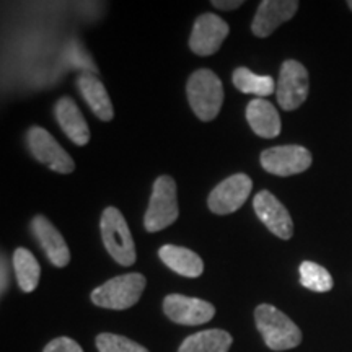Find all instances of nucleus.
<instances>
[{
	"instance_id": "nucleus-16",
	"label": "nucleus",
	"mask_w": 352,
	"mask_h": 352,
	"mask_svg": "<svg viewBox=\"0 0 352 352\" xmlns=\"http://www.w3.org/2000/svg\"><path fill=\"white\" fill-rule=\"evenodd\" d=\"M246 120H248V124L254 131V134L264 139L277 138L283 129L279 113L276 111L272 103L264 98L250 101L248 108H246Z\"/></svg>"
},
{
	"instance_id": "nucleus-9",
	"label": "nucleus",
	"mask_w": 352,
	"mask_h": 352,
	"mask_svg": "<svg viewBox=\"0 0 352 352\" xmlns=\"http://www.w3.org/2000/svg\"><path fill=\"white\" fill-rule=\"evenodd\" d=\"M261 165L267 173L292 176L310 168L311 153L302 145H280L261 153Z\"/></svg>"
},
{
	"instance_id": "nucleus-4",
	"label": "nucleus",
	"mask_w": 352,
	"mask_h": 352,
	"mask_svg": "<svg viewBox=\"0 0 352 352\" xmlns=\"http://www.w3.org/2000/svg\"><path fill=\"white\" fill-rule=\"evenodd\" d=\"M101 239L108 253L121 266H132L135 261V246L127 222L116 208H107L101 215Z\"/></svg>"
},
{
	"instance_id": "nucleus-7",
	"label": "nucleus",
	"mask_w": 352,
	"mask_h": 352,
	"mask_svg": "<svg viewBox=\"0 0 352 352\" xmlns=\"http://www.w3.org/2000/svg\"><path fill=\"white\" fill-rule=\"evenodd\" d=\"M308 72L298 60L289 59L280 67L276 94L280 108L285 111L297 109L308 96Z\"/></svg>"
},
{
	"instance_id": "nucleus-10",
	"label": "nucleus",
	"mask_w": 352,
	"mask_h": 352,
	"mask_svg": "<svg viewBox=\"0 0 352 352\" xmlns=\"http://www.w3.org/2000/svg\"><path fill=\"white\" fill-rule=\"evenodd\" d=\"M230 33V28L214 13H202L192 26L189 47L197 56H212L220 50Z\"/></svg>"
},
{
	"instance_id": "nucleus-2",
	"label": "nucleus",
	"mask_w": 352,
	"mask_h": 352,
	"mask_svg": "<svg viewBox=\"0 0 352 352\" xmlns=\"http://www.w3.org/2000/svg\"><path fill=\"white\" fill-rule=\"evenodd\" d=\"M188 100L201 121H212L219 116L223 103V87L212 70L199 69L189 77Z\"/></svg>"
},
{
	"instance_id": "nucleus-24",
	"label": "nucleus",
	"mask_w": 352,
	"mask_h": 352,
	"mask_svg": "<svg viewBox=\"0 0 352 352\" xmlns=\"http://www.w3.org/2000/svg\"><path fill=\"white\" fill-rule=\"evenodd\" d=\"M43 352H83L80 344L77 341L70 340V338H56L50 344L44 347Z\"/></svg>"
},
{
	"instance_id": "nucleus-20",
	"label": "nucleus",
	"mask_w": 352,
	"mask_h": 352,
	"mask_svg": "<svg viewBox=\"0 0 352 352\" xmlns=\"http://www.w3.org/2000/svg\"><path fill=\"white\" fill-rule=\"evenodd\" d=\"M13 270L16 274V283L23 292L30 294L38 287L39 277H41V267L36 258L26 248H16L13 254Z\"/></svg>"
},
{
	"instance_id": "nucleus-19",
	"label": "nucleus",
	"mask_w": 352,
	"mask_h": 352,
	"mask_svg": "<svg viewBox=\"0 0 352 352\" xmlns=\"http://www.w3.org/2000/svg\"><path fill=\"white\" fill-rule=\"evenodd\" d=\"M232 336L223 329H208L186 338L178 352H228Z\"/></svg>"
},
{
	"instance_id": "nucleus-11",
	"label": "nucleus",
	"mask_w": 352,
	"mask_h": 352,
	"mask_svg": "<svg viewBox=\"0 0 352 352\" xmlns=\"http://www.w3.org/2000/svg\"><path fill=\"white\" fill-rule=\"evenodd\" d=\"M164 311L171 321L186 327L204 324L214 318L215 308L212 303L196 297L171 294L164 300Z\"/></svg>"
},
{
	"instance_id": "nucleus-26",
	"label": "nucleus",
	"mask_w": 352,
	"mask_h": 352,
	"mask_svg": "<svg viewBox=\"0 0 352 352\" xmlns=\"http://www.w3.org/2000/svg\"><path fill=\"white\" fill-rule=\"evenodd\" d=\"M7 287H8V267H7L6 256H2V294L6 292Z\"/></svg>"
},
{
	"instance_id": "nucleus-12",
	"label": "nucleus",
	"mask_w": 352,
	"mask_h": 352,
	"mask_svg": "<svg viewBox=\"0 0 352 352\" xmlns=\"http://www.w3.org/2000/svg\"><path fill=\"white\" fill-rule=\"evenodd\" d=\"M254 212L259 220L266 226L276 236L289 240L294 235V222L290 219L289 210L284 204L270 191H259L253 201Z\"/></svg>"
},
{
	"instance_id": "nucleus-15",
	"label": "nucleus",
	"mask_w": 352,
	"mask_h": 352,
	"mask_svg": "<svg viewBox=\"0 0 352 352\" xmlns=\"http://www.w3.org/2000/svg\"><path fill=\"white\" fill-rule=\"evenodd\" d=\"M56 120L59 122L60 129L65 132V135L77 145H87L90 140V129L83 118L77 103L69 96H64L56 103L54 108Z\"/></svg>"
},
{
	"instance_id": "nucleus-6",
	"label": "nucleus",
	"mask_w": 352,
	"mask_h": 352,
	"mask_svg": "<svg viewBox=\"0 0 352 352\" xmlns=\"http://www.w3.org/2000/svg\"><path fill=\"white\" fill-rule=\"evenodd\" d=\"M26 142L32 155L39 164L46 165L47 168L57 171V173H72L76 170L72 157L57 144V140L43 127L33 126L26 134Z\"/></svg>"
},
{
	"instance_id": "nucleus-17",
	"label": "nucleus",
	"mask_w": 352,
	"mask_h": 352,
	"mask_svg": "<svg viewBox=\"0 0 352 352\" xmlns=\"http://www.w3.org/2000/svg\"><path fill=\"white\" fill-rule=\"evenodd\" d=\"M77 87L80 90L83 100L87 101L88 107L91 108L96 116L101 121L108 122L114 118V109L111 98H109L107 88L101 83L98 78L91 74H82L77 78Z\"/></svg>"
},
{
	"instance_id": "nucleus-18",
	"label": "nucleus",
	"mask_w": 352,
	"mask_h": 352,
	"mask_svg": "<svg viewBox=\"0 0 352 352\" xmlns=\"http://www.w3.org/2000/svg\"><path fill=\"white\" fill-rule=\"evenodd\" d=\"M158 256L171 271L178 272L184 277H199L204 272V263H202L199 254L188 248H183V246H162Z\"/></svg>"
},
{
	"instance_id": "nucleus-25",
	"label": "nucleus",
	"mask_w": 352,
	"mask_h": 352,
	"mask_svg": "<svg viewBox=\"0 0 352 352\" xmlns=\"http://www.w3.org/2000/svg\"><path fill=\"white\" fill-rule=\"evenodd\" d=\"M241 0H214L212 6L215 8H219V10H235V8H239L241 6Z\"/></svg>"
},
{
	"instance_id": "nucleus-13",
	"label": "nucleus",
	"mask_w": 352,
	"mask_h": 352,
	"mask_svg": "<svg viewBox=\"0 0 352 352\" xmlns=\"http://www.w3.org/2000/svg\"><path fill=\"white\" fill-rule=\"evenodd\" d=\"M298 2L296 0H264L259 3L252 23V32L258 38H267L296 15Z\"/></svg>"
},
{
	"instance_id": "nucleus-27",
	"label": "nucleus",
	"mask_w": 352,
	"mask_h": 352,
	"mask_svg": "<svg viewBox=\"0 0 352 352\" xmlns=\"http://www.w3.org/2000/svg\"><path fill=\"white\" fill-rule=\"evenodd\" d=\"M347 7H349L351 10H352V0H349V2H347Z\"/></svg>"
},
{
	"instance_id": "nucleus-1",
	"label": "nucleus",
	"mask_w": 352,
	"mask_h": 352,
	"mask_svg": "<svg viewBox=\"0 0 352 352\" xmlns=\"http://www.w3.org/2000/svg\"><path fill=\"white\" fill-rule=\"evenodd\" d=\"M256 327L272 351H289L302 342L300 328L279 308L263 303L254 310Z\"/></svg>"
},
{
	"instance_id": "nucleus-22",
	"label": "nucleus",
	"mask_w": 352,
	"mask_h": 352,
	"mask_svg": "<svg viewBox=\"0 0 352 352\" xmlns=\"http://www.w3.org/2000/svg\"><path fill=\"white\" fill-rule=\"evenodd\" d=\"M300 283L314 292H328L333 289V277L323 266L314 261L300 264Z\"/></svg>"
},
{
	"instance_id": "nucleus-23",
	"label": "nucleus",
	"mask_w": 352,
	"mask_h": 352,
	"mask_svg": "<svg viewBox=\"0 0 352 352\" xmlns=\"http://www.w3.org/2000/svg\"><path fill=\"white\" fill-rule=\"evenodd\" d=\"M96 347L100 352H148L144 346L131 341L129 338L113 333H101L96 338Z\"/></svg>"
},
{
	"instance_id": "nucleus-3",
	"label": "nucleus",
	"mask_w": 352,
	"mask_h": 352,
	"mask_svg": "<svg viewBox=\"0 0 352 352\" xmlns=\"http://www.w3.org/2000/svg\"><path fill=\"white\" fill-rule=\"evenodd\" d=\"M145 284L147 280L139 272L113 277L91 292V302L109 310H127L140 300Z\"/></svg>"
},
{
	"instance_id": "nucleus-8",
	"label": "nucleus",
	"mask_w": 352,
	"mask_h": 352,
	"mask_svg": "<svg viewBox=\"0 0 352 352\" xmlns=\"http://www.w3.org/2000/svg\"><path fill=\"white\" fill-rule=\"evenodd\" d=\"M252 178L245 173L228 176L209 195V209L217 215H227L239 210L252 195Z\"/></svg>"
},
{
	"instance_id": "nucleus-21",
	"label": "nucleus",
	"mask_w": 352,
	"mask_h": 352,
	"mask_svg": "<svg viewBox=\"0 0 352 352\" xmlns=\"http://www.w3.org/2000/svg\"><path fill=\"white\" fill-rule=\"evenodd\" d=\"M233 85L241 94H250L259 98H266L276 91V83L270 76H258L246 67H239L233 72Z\"/></svg>"
},
{
	"instance_id": "nucleus-14",
	"label": "nucleus",
	"mask_w": 352,
	"mask_h": 352,
	"mask_svg": "<svg viewBox=\"0 0 352 352\" xmlns=\"http://www.w3.org/2000/svg\"><path fill=\"white\" fill-rule=\"evenodd\" d=\"M32 230L36 236L39 245L43 246L44 253L50 258V261L56 267L67 266L70 261L69 246L65 243L64 236L60 235L59 230L52 226L44 215H36L32 222Z\"/></svg>"
},
{
	"instance_id": "nucleus-5",
	"label": "nucleus",
	"mask_w": 352,
	"mask_h": 352,
	"mask_svg": "<svg viewBox=\"0 0 352 352\" xmlns=\"http://www.w3.org/2000/svg\"><path fill=\"white\" fill-rule=\"evenodd\" d=\"M178 199H176V183L168 175L158 176L153 183V191L145 212L144 226L147 232H160L170 227L178 219Z\"/></svg>"
}]
</instances>
